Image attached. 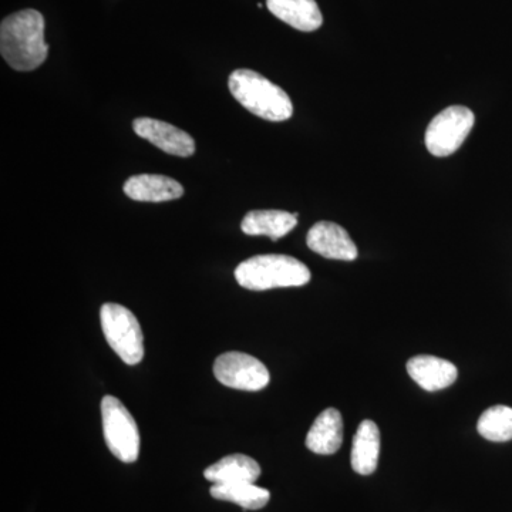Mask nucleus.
I'll use <instances>...</instances> for the list:
<instances>
[{
  "label": "nucleus",
  "instance_id": "20e7f679",
  "mask_svg": "<svg viewBox=\"0 0 512 512\" xmlns=\"http://www.w3.org/2000/svg\"><path fill=\"white\" fill-rule=\"evenodd\" d=\"M100 323L110 348L126 365L136 366L144 359L143 329L130 309L119 303H104Z\"/></svg>",
  "mask_w": 512,
  "mask_h": 512
},
{
  "label": "nucleus",
  "instance_id": "f257e3e1",
  "mask_svg": "<svg viewBox=\"0 0 512 512\" xmlns=\"http://www.w3.org/2000/svg\"><path fill=\"white\" fill-rule=\"evenodd\" d=\"M0 52L6 63L18 72H32L42 66L49 55L42 13L25 9L3 19Z\"/></svg>",
  "mask_w": 512,
  "mask_h": 512
},
{
  "label": "nucleus",
  "instance_id": "0eeeda50",
  "mask_svg": "<svg viewBox=\"0 0 512 512\" xmlns=\"http://www.w3.org/2000/svg\"><path fill=\"white\" fill-rule=\"evenodd\" d=\"M214 375L224 386L244 392H259L271 382V375L264 363L241 352L218 356L214 363Z\"/></svg>",
  "mask_w": 512,
  "mask_h": 512
},
{
  "label": "nucleus",
  "instance_id": "dca6fc26",
  "mask_svg": "<svg viewBox=\"0 0 512 512\" xmlns=\"http://www.w3.org/2000/svg\"><path fill=\"white\" fill-rule=\"evenodd\" d=\"M261 476V466L245 454L221 458L204 471L205 480L212 484L255 483Z\"/></svg>",
  "mask_w": 512,
  "mask_h": 512
},
{
  "label": "nucleus",
  "instance_id": "423d86ee",
  "mask_svg": "<svg viewBox=\"0 0 512 512\" xmlns=\"http://www.w3.org/2000/svg\"><path fill=\"white\" fill-rule=\"evenodd\" d=\"M476 116L464 106H451L437 114L426 130V147L434 157H448L463 146Z\"/></svg>",
  "mask_w": 512,
  "mask_h": 512
},
{
  "label": "nucleus",
  "instance_id": "6e6552de",
  "mask_svg": "<svg viewBox=\"0 0 512 512\" xmlns=\"http://www.w3.org/2000/svg\"><path fill=\"white\" fill-rule=\"evenodd\" d=\"M133 128L138 137L150 141L153 146L171 156L191 157L195 153L194 138L173 124L150 117H140L133 121Z\"/></svg>",
  "mask_w": 512,
  "mask_h": 512
},
{
  "label": "nucleus",
  "instance_id": "2eb2a0df",
  "mask_svg": "<svg viewBox=\"0 0 512 512\" xmlns=\"http://www.w3.org/2000/svg\"><path fill=\"white\" fill-rule=\"evenodd\" d=\"M380 457V430L375 421L365 420L357 427L353 437L352 468L360 476L375 473Z\"/></svg>",
  "mask_w": 512,
  "mask_h": 512
},
{
  "label": "nucleus",
  "instance_id": "f03ea898",
  "mask_svg": "<svg viewBox=\"0 0 512 512\" xmlns=\"http://www.w3.org/2000/svg\"><path fill=\"white\" fill-rule=\"evenodd\" d=\"M228 87L241 106L261 119L279 123L292 117L291 97L254 70H235L229 76Z\"/></svg>",
  "mask_w": 512,
  "mask_h": 512
},
{
  "label": "nucleus",
  "instance_id": "9b49d317",
  "mask_svg": "<svg viewBox=\"0 0 512 512\" xmlns=\"http://www.w3.org/2000/svg\"><path fill=\"white\" fill-rule=\"evenodd\" d=\"M124 194L133 201L165 202L183 197L184 187L173 178L158 174H138L124 183Z\"/></svg>",
  "mask_w": 512,
  "mask_h": 512
},
{
  "label": "nucleus",
  "instance_id": "f3484780",
  "mask_svg": "<svg viewBox=\"0 0 512 512\" xmlns=\"http://www.w3.org/2000/svg\"><path fill=\"white\" fill-rule=\"evenodd\" d=\"M210 494L215 500L234 503L248 511L261 510L271 500V493L255 483L214 484Z\"/></svg>",
  "mask_w": 512,
  "mask_h": 512
},
{
  "label": "nucleus",
  "instance_id": "9d476101",
  "mask_svg": "<svg viewBox=\"0 0 512 512\" xmlns=\"http://www.w3.org/2000/svg\"><path fill=\"white\" fill-rule=\"evenodd\" d=\"M406 367L414 382L427 392L447 389L458 377L457 367L437 356H414L407 362Z\"/></svg>",
  "mask_w": 512,
  "mask_h": 512
},
{
  "label": "nucleus",
  "instance_id": "f8f14e48",
  "mask_svg": "<svg viewBox=\"0 0 512 512\" xmlns=\"http://www.w3.org/2000/svg\"><path fill=\"white\" fill-rule=\"evenodd\" d=\"M306 447L319 456H332L342 447L343 419L336 409H326L313 421Z\"/></svg>",
  "mask_w": 512,
  "mask_h": 512
},
{
  "label": "nucleus",
  "instance_id": "39448f33",
  "mask_svg": "<svg viewBox=\"0 0 512 512\" xmlns=\"http://www.w3.org/2000/svg\"><path fill=\"white\" fill-rule=\"evenodd\" d=\"M104 440L114 457L123 463H134L140 454V431L136 420L117 397L101 400Z\"/></svg>",
  "mask_w": 512,
  "mask_h": 512
},
{
  "label": "nucleus",
  "instance_id": "4468645a",
  "mask_svg": "<svg viewBox=\"0 0 512 512\" xmlns=\"http://www.w3.org/2000/svg\"><path fill=\"white\" fill-rule=\"evenodd\" d=\"M269 12L301 32H315L323 18L315 0H266Z\"/></svg>",
  "mask_w": 512,
  "mask_h": 512
},
{
  "label": "nucleus",
  "instance_id": "1a4fd4ad",
  "mask_svg": "<svg viewBox=\"0 0 512 512\" xmlns=\"http://www.w3.org/2000/svg\"><path fill=\"white\" fill-rule=\"evenodd\" d=\"M306 245L326 259L355 261L357 247L348 231L335 222L320 221L309 229Z\"/></svg>",
  "mask_w": 512,
  "mask_h": 512
},
{
  "label": "nucleus",
  "instance_id": "a211bd4d",
  "mask_svg": "<svg viewBox=\"0 0 512 512\" xmlns=\"http://www.w3.org/2000/svg\"><path fill=\"white\" fill-rule=\"evenodd\" d=\"M477 430L485 440L505 443L512 440V407L493 406L478 419Z\"/></svg>",
  "mask_w": 512,
  "mask_h": 512
},
{
  "label": "nucleus",
  "instance_id": "7ed1b4c3",
  "mask_svg": "<svg viewBox=\"0 0 512 512\" xmlns=\"http://www.w3.org/2000/svg\"><path fill=\"white\" fill-rule=\"evenodd\" d=\"M235 279L249 291H269L306 285L311 271L289 255H256L237 266Z\"/></svg>",
  "mask_w": 512,
  "mask_h": 512
},
{
  "label": "nucleus",
  "instance_id": "ddd939ff",
  "mask_svg": "<svg viewBox=\"0 0 512 512\" xmlns=\"http://www.w3.org/2000/svg\"><path fill=\"white\" fill-rule=\"evenodd\" d=\"M298 212L278 210H256L248 212L242 220L241 229L244 234L251 237L265 235L272 241L284 238L298 225Z\"/></svg>",
  "mask_w": 512,
  "mask_h": 512
}]
</instances>
